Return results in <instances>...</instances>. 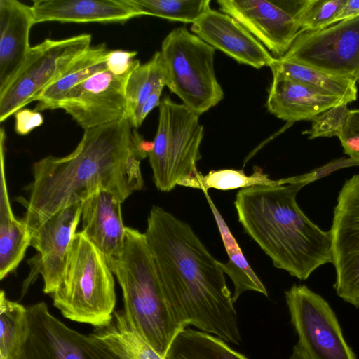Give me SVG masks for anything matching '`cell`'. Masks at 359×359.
I'll use <instances>...</instances> for the list:
<instances>
[{"instance_id":"cell-13","label":"cell","mask_w":359,"mask_h":359,"mask_svg":"<svg viewBox=\"0 0 359 359\" xmlns=\"http://www.w3.org/2000/svg\"><path fill=\"white\" fill-rule=\"evenodd\" d=\"M133 70L121 76L97 72L71 89L56 109L84 130L120 121L126 117V88Z\"/></svg>"},{"instance_id":"cell-32","label":"cell","mask_w":359,"mask_h":359,"mask_svg":"<svg viewBox=\"0 0 359 359\" xmlns=\"http://www.w3.org/2000/svg\"><path fill=\"white\" fill-rule=\"evenodd\" d=\"M347 104H341L316 116L310 129L302 132L309 140L318 137H338L342 132L350 110Z\"/></svg>"},{"instance_id":"cell-35","label":"cell","mask_w":359,"mask_h":359,"mask_svg":"<svg viewBox=\"0 0 359 359\" xmlns=\"http://www.w3.org/2000/svg\"><path fill=\"white\" fill-rule=\"evenodd\" d=\"M15 130L20 135L29 134L34 128L42 125L43 117L40 111L22 109L15 114Z\"/></svg>"},{"instance_id":"cell-10","label":"cell","mask_w":359,"mask_h":359,"mask_svg":"<svg viewBox=\"0 0 359 359\" xmlns=\"http://www.w3.org/2000/svg\"><path fill=\"white\" fill-rule=\"evenodd\" d=\"M298 344L309 359H357L329 303L304 285L285 292Z\"/></svg>"},{"instance_id":"cell-9","label":"cell","mask_w":359,"mask_h":359,"mask_svg":"<svg viewBox=\"0 0 359 359\" xmlns=\"http://www.w3.org/2000/svg\"><path fill=\"white\" fill-rule=\"evenodd\" d=\"M26 308L11 359H118L90 334L79 332L56 318L45 302Z\"/></svg>"},{"instance_id":"cell-28","label":"cell","mask_w":359,"mask_h":359,"mask_svg":"<svg viewBox=\"0 0 359 359\" xmlns=\"http://www.w3.org/2000/svg\"><path fill=\"white\" fill-rule=\"evenodd\" d=\"M161 86H166L165 76L158 51L147 62L135 69L128 78L126 88V117L130 119Z\"/></svg>"},{"instance_id":"cell-30","label":"cell","mask_w":359,"mask_h":359,"mask_svg":"<svg viewBox=\"0 0 359 359\" xmlns=\"http://www.w3.org/2000/svg\"><path fill=\"white\" fill-rule=\"evenodd\" d=\"M27 308L0 292V359H11L20 340Z\"/></svg>"},{"instance_id":"cell-22","label":"cell","mask_w":359,"mask_h":359,"mask_svg":"<svg viewBox=\"0 0 359 359\" xmlns=\"http://www.w3.org/2000/svg\"><path fill=\"white\" fill-rule=\"evenodd\" d=\"M109 50L104 43L88 48L43 91L36 100L38 103L34 110L55 109L71 89L93 74L107 70L106 60Z\"/></svg>"},{"instance_id":"cell-23","label":"cell","mask_w":359,"mask_h":359,"mask_svg":"<svg viewBox=\"0 0 359 359\" xmlns=\"http://www.w3.org/2000/svg\"><path fill=\"white\" fill-rule=\"evenodd\" d=\"M90 334L118 359H165L134 329L123 310L115 311L110 323Z\"/></svg>"},{"instance_id":"cell-1","label":"cell","mask_w":359,"mask_h":359,"mask_svg":"<svg viewBox=\"0 0 359 359\" xmlns=\"http://www.w3.org/2000/svg\"><path fill=\"white\" fill-rule=\"evenodd\" d=\"M128 118L84 130L75 149L63 157L47 156L34 163L33 180L20 203L29 230L71 205L106 191L123 202L144 188L140 162L146 157L132 140Z\"/></svg>"},{"instance_id":"cell-12","label":"cell","mask_w":359,"mask_h":359,"mask_svg":"<svg viewBox=\"0 0 359 359\" xmlns=\"http://www.w3.org/2000/svg\"><path fill=\"white\" fill-rule=\"evenodd\" d=\"M337 294L359 307V174L342 185L330 229Z\"/></svg>"},{"instance_id":"cell-21","label":"cell","mask_w":359,"mask_h":359,"mask_svg":"<svg viewBox=\"0 0 359 359\" xmlns=\"http://www.w3.org/2000/svg\"><path fill=\"white\" fill-rule=\"evenodd\" d=\"M0 145V278L3 280L22 260L31 244V232L23 219H18L13 213L6 179V136L1 137Z\"/></svg>"},{"instance_id":"cell-33","label":"cell","mask_w":359,"mask_h":359,"mask_svg":"<svg viewBox=\"0 0 359 359\" xmlns=\"http://www.w3.org/2000/svg\"><path fill=\"white\" fill-rule=\"evenodd\" d=\"M339 139L344 153L359 162V109L350 110Z\"/></svg>"},{"instance_id":"cell-39","label":"cell","mask_w":359,"mask_h":359,"mask_svg":"<svg viewBox=\"0 0 359 359\" xmlns=\"http://www.w3.org/2000/svg\"><path fill=\"white\" fill-rule=\"evenodd\" d=\"M358 81H359V79H358Z\"/></svg>"},{"instance_id":"cell-11","label":"cell","mask_w":359,"mask_h":359,"mask_svg":"<svg viewBox=\"0 0 359 359\" xmlns=\"http://www.w3.org/2000/svg\"><path fill=\"white\" fill-rule=\"evenodd\" d=\"M279 58L358 81L359 16L320 30L300 31L287 53Z\"/></svg>"},{"instance_id":"cell-29","label":"cell","mask_w":359,"mask_h":359,"mask_svg":"<svg viewBox=\"0 0 359 359\" xmlns=\"http://www.w3.org/2000/svg\"><path fill=\"white\" fill-rule=\"evenodd\" d=\"M140 15L194 23L210 8V0H125Z\"/></svg>"},{"instance_id":"cell-4","label":"cell","mask_w":359,"mask_h":359,"mask_svg":"<svg viewBox=\"0 0 359 359\" xmlns=\"http://www.w3.org/2000/svg\"><path fill=\"white\" fill-rule=\"evenodd\" d=\"M110 269L121 288L127 319L165 358L181 330L167 302L144 233L126 228L124 250Z\"/></svg>"},{"instance_id":"cell-24","label":"cell","mask_w":359,"mask_h":359,"mask_svg":"<svg viewBox=\"0 0 359 359\" xmlns=\"http://www.w3.org/2000/svg\"><path fill=\"white\" fill-rule=\"evenodd\" d=\"M213 214L224 246L229 257L226 263L219 262V266L233 283L232 295L235 302L241 294L246 291H255L265 296L267 290L247 261L237 241L226 224L216 205L211 200L208 191L203 192Z\"/></svg>"},{"instance_id":"cell-3","label":"cell","mask_w":359,"mask_h":359,"mask_svg":"<svg viewBox=\"0 0 359 359\" xmlns=\"http://www.w3.org/2000/svg\"><path fill=\"white\" fill-rule=\"evenodd\" d=\"M316 179L313 170L287 177L286 182L276 186L241 189L234 201L238 222L245 233L276 268L301 280L332 263L330 231L314 224L297 202L300 189Z\"/></svg>"},{"instance_id":"cell-6","label":"cell","mask_w":359,"mask_h":359,"mask_svg":"<svg viewBox=\"0 0 359 359\" xmlns=\"http://www.w3.org/2000/svg\"><path fill=\"white\" fill-rule=\"evenodd\" d=\"M215 50L186 27H180L166 36L159 51L165 85L198 116L224 97L214 69Z\"/></svg>"},{"instance_id":"cell-8","label":"cell","mask_w":359,"mask_h":359,"mask_svg":"<svg viewBox=\"0 0 359 359\" xmlns=\"http://www.w3.org/2000/svg\"><path fill=\"white\" fill-rule=\"evenodd\" d=\"M91 35L45 39L31 47L20 69L0 92V121L8 118L56 81L68 66L89 48Z\"/></svg>"},{"instance_id":"cell-7","label":"cell","mask_w":359,"mask_h":359,"mask_svg":"<svg viewBox=\"0 0 359 359\" xmlns=\"http://www.w3.org/2000/svg\"><path fill=\"white\" fill-rule=\"evenodd\" d=\"M158 109L157 131L148 156L156 188L168 192L198 172L204 130L198 114L169 97L161 100Z\"/></svg>"},{"instance_id":"cell-17","label":"cell","mask_w":359,"mask_h":359,"mask_svg":"<svg viewBox=\"0 0 359 359\" xmlns=\"http://www.w3.org/2000/svg\"><path fill=\"white\" fill-rule=\"evenodd\" d=\"M123 202L106 191H98L83 201L81 231L111 267L121 256L126 226L121 215Z\"/></svg>"},{"instance_id":"cell-27","label":"cell","mask_w":359,"mask_h":359,"mask_svg":"<svg viewBox=\"0 0 359 359\" xmlns=\"http://www.w3.org/2000/svg\"><path fill=\"white\" fill-rule=\"evenodd\" d=\"M287 180V178L271 180L261 168L255 165L250 175H247L243 170L235 169L210 170L205 175L198 171L196 175L180 180L177 185L200 189L204 192L210 189L226 191L255 186H276Z\"/></svg>"},{"instance_id":"cell-34","label":"cell","mask_w":359,"mask_h":359,"mask_svg":"<svg viewBox=\"0 0 359 359\" xmlns=\"http://www.w3.org/2000/svg\"><path fill=\"white\" fill-rule=\"evenodd\" d=\"M137 53L134 50H110L106 60L107 70L121 76L135 69L140 65L139 60H133Z\"/></svg>"},{"instance_id":"cell-16","label":"cell","mask_w":359,"mask_h":359,"mask_svg":"<svg viewBox=\"0 0 359 359\" xmlns=\"http://www.w3.org/2000/svg\"><path fill=\"white\" fill-rule=\"evenodd\" d=\"M191 30L205 43L239 63L256 69L270 66L273 57L265 47L231 16L210 9Z\"/></svg>"},{"instance_id":"cell-20","label":"cell","mask_w":359,"mask_h":359,"mask_svg":"<svg viewBox=\"0 0 359 359\" xmlns=\"http://www.w3.org/2000/svg\"><path fill=\"white\" fill-rule=\"evenodd\" d=\"M35 22H124L140 15L125 0H35Z\"/></svg>"},{"instance_id":"cell-2","label":"cell","mask_w":359,"mask_h":359,"mask_svg":"<svg viewBox=\"0 0 359 359\" xmlns=\"http://www.w3.org/2000/svg\"><path fill=\"white\" fill-rule=\"evenodd\" d=\"M144 235L179 329L194 325L238 345V315L224 273L190 225L154 205Z\"/></svg>"},{"instance_id":"cell-14","label":"cell","mask_w":359,"mask_h":359,"mask_svg":"<svg viewBox=\"0 0 359 359\" xmlns=\"http://www.w3.org/2000/svg\"><path fill=\"white\" fill-rule=\"evenodd\" d=\"M300 1L219 0V10L242 25L274 55L283 57L300 32Z\"/></svg>"},{"instance_id":"cell-37","label":"cell","mask_w":359,"mask_h":359,"mask_svg":"<svg viewBox=\"0 0 359 359\" xmlns=\"http://www.w3.org/2000/svg\"><path fill=\"white\" fill-rule=\"evenodd\" d=\"M359 16V0H346L337 16L335 23L341 20Z\"/></svg>"},{"instance_id":"cell-5","label":"cell","mask_w":359,"mask_h":359,"mask_svg":"<svg viewBox=\"0 0 359 359\" xmlns=\"http://www.w3.org/2000/svg\"><path fill=\"white\" fill-rule=\"evenodd\" d=\"M53 306L70 320L95 327L108 325L116 302L113 272L82 231L76 233Z\"/></svg>"},{"instance_id":"cell-26","label":"cell","mask_w":359,"mask_h":359,"mask_svg":"<svg viewBox=\"0 0 359 359\" xmlns=\"http://www.w3.org/2000/svg\"><path fill=\"white\" fill-rule=\"evenodd\" d=\"M269 67L294 80L341 98L347 104L357 99L355 80L334 76L298 63L274 58Z\"/></svg>"},{"instance_id":"cell-31","label":"cell","mask_w":359,"mask_h":359,"mask_svg":"<svg viewBox=\"0 0 359 359\" xmlns=\"http://www.w3.org/2000/svg\"><path fill=\"white\" fill-rule=\"evenodd\" d=\"M346 0H301L294 20L301 31L312 32L335 23Z\"/></svg>"},{"instance_id":"cell-15","label":"cell","mask_w":359,"mask_h":359,"mask_svg":"<svg viewBox=\"0 0 359 359\" xmlns=\"http://www.w3.org/2000/svg\"><path fill=\"white\" fill-rule=\"evenodd\" d=\"M82 205L83 202H79L66 207L30 230V245L36 249L37 255L29 260L34 269L23 285L21 298L36 273L42 276L45 294H52L58 288L68 252L81 218Z\"/></svg>"},{"instance_id":"cell-38","label":"cell","mask_w":359,"mask_h":359,"mask_svg":"<svg viewBox=\"0 0 359 359\" xmlns=\"http://www.w3.org/2000/svg\"><path fill=\"white\" fill-rule=\"evenodd\" d=\"M289 359H309V358L299 344L297 343L293 348V351Z\"/></svg>"},{"instance_id":"cell-25","label":"cell","mask_w":359,"mask_h":359,"mask_svg":"<svg viewBox=\"0 0 359 359\" xmlns=\"http://www.w3.org/2000/svg\"><path fill=\"white\" fill-rule=\"evenodd\" d=\"M165 359H248L226 341L191 328L180 331L172 340Z\"/></svg>"},{"instance_id":"cell-18","label":"cell","mask_w":359,"mask_h":359,"mask_svg":"<svg viewBox=\"0 0 359 359\" xmlns=\"http://www.w3.org/2000/svg\"><path fill=\"white\" fill-rule=\"evenodd\" d=\"M266 102L268 111L277 118L294 123L313 120L316 116L345 103L341 98L294 80L281 73L272 72Z\"/></svg>"},{"instance_id":"cell-36","label":"cell","mask_w":359,"mask_h":359,"mask_svg":"<svg viewBox=\"0 0 359 359\" xmlns=\"http://www.w3.org/2000/svg\"><path fill=\"white\" fill-rule=\"evenodd\" d=\"M165 86L158 87L141 106L140 109L129 119L133 128H139L147 115L156 107H158L160 97Z\"/></svg>"},{"instance_id":"cell-19","label":"cell","mask_w":359,"mask_h":359,"mask_svg":"<svg viewBox=\"0 0 359 359\" xmlns=\"http://www.w3.org/2000/svg\"><path fill=\"white\" fill-rule=\"evenodd\" d=\"M34 24L31 6L17 0H0V92L23 64Z\"/></svg>"}]
</instances>
